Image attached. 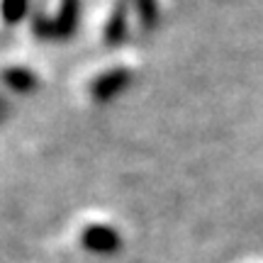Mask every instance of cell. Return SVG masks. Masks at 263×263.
<instances>
[{
	"instance_id": "obj_1",
	"label": "cell",
	"mask_w": 263,
	"mask_h": 263,
	"mask_svg": "<svg viewBox=\"0 0 263 263\" xmlns=\"http://www.w3.org/2000/svg\"><path fill=\"white\" fill-rule=\"evenodd\" d=\"M129 83H132L129 68H122V66L110 68V71L100 73L90 83V98H93L95 103H110L117 95H122L129 88Z\"/></svg>"
},
{
	"instance_id": "obj_2",
	"label": "cell",
	"mask_w": 263,
	"mask_h": 263,
	"mask_svg": "<svg viewBox=\"0 0 263 263\" xmlns=\"http://www.w3.org/2000/svg\"><path fill=\"white\" fill-rule=\"evenodd\" d=\"M81 246L90 254H100V256H112L122 249V236L117 229L107 224H90L83 229L81 234Z\"/></svg>"
},
{
	"instance_id": "obj_3",
	"label": "cell",
	"mask_w": 263,
	"mask_h": 263,
	"mask_svg": "<svg viewBox=\"0 0 263 263\" xmlns=\"http://www.w3.org/2000/svg\"><path fill=\"white\" fill-rule=\"evenodd\" d=\"M129 0H115L112 10H110V17L105 22L103 37L107 47H120L124 39H127V32H129Z\"/></svg>"
},
{
	"instance_id": "obj_4",
	"label": "cell",
	"mask_w": 263,
	"mask_h": 263,
	"mask_svg": "<svg viewBox=\"0 0 263 263\" xmlns=\"http://www.w3.org/2000/svg\"><path fill=\"white\" fill-rule=\"evenodd\" d=\"M81 10H83V0H59L57 15L51 17L54 39H68L73 34L81 22Z\"/></svg>"
},
{
	"instance_id": "obj_5",
	"label": "cell",
	"mask_w": 263,
	"mask_h": 263,
	"mask_svg": "<svg viewBox=\"0 0 263 263\" xmlns=\"http://www.w3.org/2000/svg\"><path fill=\"white\" fill-rule=\"evenodd\" d=\"M0 81L8 85L10 90H15V93H32L34 88L39 85V78L29 68L25 66H12V68H5L3 73H0Z\"/></svg>"
},
{
	"instance_id": "obj_6",
	"label": "cell",
	"mask_w": 263,
	"mask_h": 263,
	"mask_svg": "<svg viewBox=\"0 0 263 263\" xmlns=\"http://www.w3.org/2000/svg\"><path fill=\"white\" fill-rule=\"evenodd\" d=\"M129 5L137 12V20H139L144 32H151L159 25V15H161L159 0H129Z\"/></svg>"
},
{
	"instance_id": "obj_7",
	"label": "cell",
	"mask_w": 263,
	"mask_h": 263,
	"mask_svg": "<svg viewBox=\"0 0 263 263\" xmlns=\"http://www.w3.org/2000/svg\"><path fill=\"white\" fill-rule=\"evenodd\" d=\"M29 10V0H0V20L12 27V25H20L25 15Z\"/></svg>"
},
{
	"instance_id": "obj_8",
	"label": "cell",
	"mask_w": 263,
	"mask_h": 263,
	"mask_svg": "<svg viewBox=\"0 0 263 263\" xmlns=\"http://www.w3.org/2000/svg\"><path fill=\"white\" fill-rule=\"evenodd\" d=\"M32 32L42 42H51L54 39V22H51V17H47L44 12H37L32 17Z\"/></svg>"
}]
</instances>
